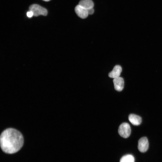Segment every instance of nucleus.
Listing matches in <instances>:
<instances>
[{"label":"nucleus","instance_id":"11","mask_svg":"<svg viewBox=\"0 0 162 162\" xmlns=\"http://www.w3.org/2000/svg\"><path fill=\"white\" fill-rule=\"evenodd\" d=\"M27 16L29 18L32 17L33 16H34L33 13V12L29 10L27 12L26 14Z\"/></svg>","mask_w":162,"mask_h":162},{"label":"nucleus","instance_id":"4","mask_svg":"<svg viewBox=\"0 0 162 162\" xmlns=\"http://www.w3.org/2000/svg\"><path fill=\"white\" fill-rule=\"evenodd\" d=\"M148 140L146 137H142L138 140V148L140 152L143 153L147 151L148 149Z\"/></svg>","mask_w":162,"mask_h":162},{"label":"nucleus","instance_id":"9","mask_svg":"<svg viewBox=\"0 0 162 162\" xmlns=\"http://www.w3.org/2000/svg\"><path fill=\"white\" fill-rule=\"evenodd\" d=\"M79 4L86 9L93 8L94 5L92 0H81Z\"/></svg>","mask_w":162,"mask_h":162},{"label":"nucleus","instance_id":"5","mask_svg":"<svg viewBox=\"0 0 162 162\" xmlns=\"http://www.w3.org/2000/svg\"><path fill=\"white\" fill-rule=\"evenodd\" d=\"M113 81L115 89L118 91H121L124 87V82L123 78L118 77L114 78Z\"/></svg>","mask_w":162,"mask_h":162},{"label":"nucleus","instance_id":"6","mask_svg":"<svg viewBox=\"0 0 162 162\" xmlns=\"http://www.w3.org/2000/svg\"><path fill=\"white\" fill-rule=\"evenodd\" d=\"M75 10L77 15L82 19L86 18L88 15L87 9L79 4L75 7Z\"/></svg>","mask_w":162,"mask_h":162},{"label":"nucleus","instance_id":"13","mask_svg":"<svg viewBox=\"0 0 162 162\" xmlns=\"http://www.w3.org/2000/svg\"><path fill=\"white\" fill-rule=\"evenodd\" d=\"M43 0L45 1H49L50 0Z\"/></svg>","mask_w":162,"mask_h":162},{"label":"nucleus","instance_id":"3","mask_svg":"<svg viewBox=\"0 0 162 162\" xmlns=\"http://www.w3.org/2000/svg\"><path fill=\"white\" fill-rule=\"evenodd\" d=\"M119 135L125 138L129 137L131 133V128L129 124L126 122L122 124L118 129Z\"/></svg>","mask_w":162,"mask_h":162},{"label":"nucleus","instance_id":"8","mask_svg":"<svg viewBox=\"0 0 162 162\" xmlns=\"http://www.w3.org/2000/svg\"><path fill=\"white\" fill-rule=\"evenodd\" d=\"M128 119L130 122L134 125H139L142 122V118L140 116L133 114L129 115Z\"/></svg>","mask_w":162,"mask_h":162},{"label":"nucleus","instance_id":"12","mask_svg":"<svg viewBox=\"0 0 162 162\" xmlns=\"http://www.w3.org/2000/svg\"><path fill=\"white\" fill-rule=\"evenodd\" d=\"M88 14H92L94 12V9L93 8L87 9Z\"/></svg>","mask_w":162,"mask_h":162},{"label":"nucleus","instance_id":"2","mask_svg":"<svg viewBox=\"0 0 162 162\" xmlns=\"http://www.w3.org/2000/svg\"><path fill=\"white\" fill-rule=\"evenodd\" d=\"M29 9L33 12L34 16H35L40 15L46 16L47 14V11L46 9L37 4L31 5Z\"/></svg>","mask_w":162,"mask_h":162},{"label":"nucleus","instance_id":"1","mask_svg":"<svg viewBox=\"0 0 162 162\" xmlns=\"http://www.w3.org/2000/svg\"><path fill=\"white\" fill-rule=\"evenodd\" d=\"M0 143L3 152L12 154L16 152L21 148L23 144L24 139L22 135L18 130L8 128L1 133Z\"/></svg>","mask_w":162,"mask_h":162},{"label":"nucleus","instance_id":"10","mask_svg":"<svg viewBox=\"0 0 162 162\" xmlns=\"http://www.w3.org/2000/svg\"><path fill=\"white\" fill-rule=\"evenodd\" d=\"M134 157L130 154H128L122 156L121 158L120 162H134Z\"/></svg>","mask_w":162,"mask_h":162},{"label":"nucleus","instance_id":"7","mask_svg":"<svg viewBox=\"0 0 162 162\" xmlns=\"http://www.w3.org/2000/svg\"><path fill=\"white\" fill-rule=\"evenodd\" d=\"M122 71V68L119 65H116L114 66L112 70L108 74L109 77L111 78H116L119 77Z\"/></svg>","mask_w":162,"mask_h":162}]
</instances>
